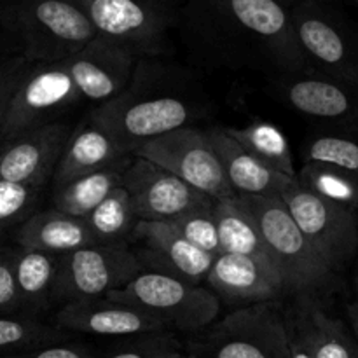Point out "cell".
<instances>
[{"instance_id": "obj_1", "label": "cell", "mask_w": 358, "mask_h": 358, "mask_svg": "<svg viewBox=\"0 0 358 358\" xmlns=\"http://www.w3.org/2000/svg\"><path fill=\"white\" fill-rule=\"evenodd\" d=\"M189 24L217 56L234 65L311 73L285 0H191Z\"/></svg>"}, {"instance_id": "obj_2", "label": "cell", "mask_w": 358, "mask_h": 358, "mask_svg": "<svg viewBox=\"0 0 358 358\" xmlns=\"http://www.w3.org/2000/svg\"><path fill=\"white\" fill-rule=\"evenodd\" d=\"M238 198L261 227L269 255L282 275L285 294L320 299V296L334 289L338 273L308 241L282 199Z\"/></svg>"}, {"instance_id": "obj_3", "label": "cell", "mask_w": 358, "mask_h": 358, "mask_svg": "<svg viewBox=\"0 0 358 358\" xmlns=\"http://www.w3.org/2000/svg\"><path fill=\"white\" fill-rule=\"evenodd\" d=\"M6 7L20 55L31 63L62 62L98 38L76 0H6Z\"/></svg>"}, {"instance_id": "obj_4", "label": "cell", "mask_w": 358, "mask_h": 358, "mask_svg": "<svg viewBox=\"0 0 358 358\" xmlns=\"http://www.w3.org/2000/svg\"><path fill=\"white\" fill-rule=\"evenodd\" d=\"M107 297L138 308L166 329L192 334L212 327L220 313V299L212 290L156 271L140 273L133 282Z\"/></svg>"}, {"instance_id": "obj_5", "label": "cell", "mask_w": 358, "mask_h": 358, "mask_svg": "<svg viewBox=\"0 0 358 358\" xmlns=\"http://www.w3.org/2000/svg\"><path fill=\"white\" fill-rule=\"evenodd\" d=\"M198 358H290L289 320L278 301L248 304L215 322Z\"/></svg>"}, {"instance_id": "obj_6", "label": "cell", "mask_w": 358, "mask_h": 358, "mask_svg": "<svg viewBox=\"0 0 358 358\" xmlns=\"http://www.w3.org/2000/svg\"><path fill=\"white\" fill-rule=\"evenodd\" d=\"M143 273L138 255L124 243L90 245L59 257L52 299L62 303L107 297Z\"/></svg>"}, {"instance_id": "obj_7", "label": "cell", "mask_w": 358, "mask_h": 358, "mask_svg": "<svg viewBox=\"0 0 358 358\" xmlns=\"http://www.w3.org/2000/svg\"><path fill=\"white\" fill-rule=\"evenodd\" d=\"M98 37L135 58L163 55L168 49L170 13L161 0H76Z\"/></svg>"}, {"instance_id": "obj_8", "label": "cell", "mask_w": 358, "mask_h": 358, "mask_svg": "<svg viewBox=\"0 0 358 358\" xmlns=\"http://www.w3.org/2000/svg\"><path fill=\"white\" fill-rule=\"evenodd\" d=\"M194 110L171 94L122 93L98 105L90 121L103 128L131 154L142 143L189 126Z\"/></svg>"}, {"instance_id": "obj_9", "label": "cell", "mask_w": 358, "mask_h": 358, "mask_svg": "<svg viewBox=\"0 0 358 358\" xmlns=\"http://www.w3.org/2000/svg\"><path fill=\"white\" fill-rule=\"evenodd\" d=\"M280 199L322 259L336 273L341 271L358 252L355 210L315 194L297 178L289 180Z\"/></svg>"}, {"instance_id": "obj_10", "label": "cell", "mask_w": 358, "mask_h": 358, "mask_svg": "<svg viewBox=\"0 0 358 358\" xmlns=\"http://www.w3.org/2000/svg\"><path fill=\"white\" fill-rule=\"evenodd\" d=\"M177 175L189 185L213 199L236 196L227 182L222 163L208 131L184 126L142 143L133 154Z\"/></svg>"}, {"instance_id": "obj_11", "label": "cell", "mask_w": 358, "mask_h": 358, "mask_svg": "<svg viewBox=\"0 0 358 358\" xmlns=\"http://www.w3.org/2000/svg\"><path fill=\"white\" fill-rule=\"evenodd\" d=\"M297 41L311 73L358 84V37L324 2L292 6Z\"/></svg>"}, {"instance_id": "obj_12", "label": "cell", "mask_w": 358, "mask_h": 358, "mask_svg": "<svg viewBox=\"0 0 358 358\" xmlns=\"http://www.w3.org/2000/svg\"><path fill=\"white\" fill-rule=\"evenodd\" d=\"M80 101H84L83 94L73 79L69 59L31 63L0 126V142L35 126L56 121L59 114Z\"/></svg>"}, {"instance_id": "obj_13", "label": "cell", "mask_w": 358, "mask_h": 358, "mask_svg": "<svg viewBox=\"0 0 358 358\" xmlns=\"http://www.w3.org/2000/svg\"><path fill=\"white\" fill-rule=\"evenodd\" d=\"M124 189L140 220L171 222L189 212L212 208L215 199L150 161L135 157L124 173Z\"/></svg>"}, {"instance_id": "obj_14", "label": "cell", "mask_w": 358, "mask_h": 358, "mask_svg": "<svg viewBox=\"0 0 358 358\" xmlns=\"http://www.w3.org/2000/svg\"><path fill=\"white\" fill-rule=\"evenodd\" d=\"M282 98L299 114L320 122L327 131L358 136V84L317 73L280 80Z\"/></svg>"}, {"instance_id": "obj_15", "label": "cell", "mask_w": 358, "mask_h": 358, "mask_svg": "<svg viewBox=\"0 0 358 358\" xmlns=\"http://www.w3.org/2000/svg\"><path fill=\"white\" fill-rule=\"evenodd\" d=\"M72 131L66 122L52 121L2 142L0 180L41 189L55 177Z\"/></svg>"}, {"instance_id": "obj_16", "label": "cell", "mask_w": 358, "mask_h": 358, "mask_svg": "<svg viewBox=\"0 0 358 358\" xmlns=\"http://www.w3.org/2000/svg\"><path fill=\"white\" fill-rule=\"evenodd\" d=\"M133 236L142 243L138 255L143 269L177 276L198 285L210 275L215 257L192 245L171 222L138 220Z\"/></svg>"}, {"instance_id": "obj_17", "label": "cell", "mask_w": 358, "mask_h": 358, "mask_svg": "<svg viewBox=\"0 0 358 358\" xmlns=\"http://www.w3.org/2000/svg\"><path fill=\"white\" fill-rule=\"evenodd\" d=\"M56 324L65 331L93 336H149L168 331L157 318L108 297L63 304L56 313Z\"/></svg>"}, {"instance_id": "obj_18", "label": "cell", "mask_w": 358, "mask_h": 358, "mask_svg": "<svg viewBox=\"0 0 358 358\" xmlns=\"http://www.w3.org/2000/svg\"><path fill=\"white\" fill-rule=\"evenodd\" d=\"M217 297L236 304L276 301L285 294L282 275L271 262L248 255L220 254L206 278Z\"/></svg>"}, {"instance_id": "obj_19", "label": "cell", "mask_w": 358, "mask_h": 358, "mask_svg": "<svg viewBox=\"0 0 358 358\" xmlns=\"http://www.w3.org/2000/svg\"><path fill=\"white\" fill-rule=\"evenodd\" d=\"M66 59L83 100L101 105L124 93L136 58L126 49L98 37Z\"/></svg>"}, {"instance_id": "obj_20", "label": "cell", "mask_w": 358, "mask_h": 358, "mask_svg": "<svg viewBox=\"0 0 358 358\" xmlns=\"http://www.w3.org/2000/svg\"><path fill=\"white\" fill-rule=\"evenodd\" d=\"M208 136L234 194L245 198H282L283 189L292 178L261 163L240 145L226 128L210 129Z\"/></svg>"}, {"instance_id": "obj_21", "label": "cell", "mask_w": 358, "mask_h": 358, "mask_svg": "<svg viewBox=\"0 0 358 358\" xmlns=\"http://www.w3.org/2000/svg\"><path fill=\"white\" fill-rule=\"evenodd\" d=\"M131 156L121 142L108 135L103 128L87 119L80 122L70 135L58 168L55 171V187L66 184L73 178L115 166Z\"/></svg>"}, {"instance_id": "obj_22", "label": "cell", "mask_w": 358, "mask_h": 358, "mask_svg": "<svg viewBox=\"0 0 358 358\" xmlns=\"http://www.w3.org/2000/svg\"><path fill=\"white\" fill-rule=\"evenodd\" d=\"M16 241L17 247L35 248L58 257L94 245L84 219H76L55 208L31 213L17 227Z\"/></svg>"}, {"instance_id": "obj_23", "label": "cell", "mask_w": 358, "mask_h": 358, "mask_svg": "<svg viewBox=\"0 0 358 358\" xmlns=\"http://www.w3.org/2000/svg\"><path fill=\"white\" fill-rule=\"evenodd\" d=\"M213 217H215L217 229H219L222 254L248 255V257L271 262L275 266L257 220L252 215L250 210L240 201L238 196L215 199Z\"/></svg>"}, {"instance_id": "obj_24", "label": "cell", "mask_w": 358, "mask_h": 358, "mask_svg": "<svg viewBox=\"0 0 358 358\" xmlns=\"http://www.w3.org/2000/svg\"><path fill=\"white\" fill-rule=\"evenodd\" d=\"M129 163L131 161L128 159L58 185L52 192V208L76 219H86L114 189L124 185V173Z\"/></svg>"}, {"instance_id": "obj_25", "label": "cell", "mask_w": 358, "mask_h": 358, "mask_svg": "<svg viewBox=\"0 0 358 358\" xmlns=\"http://www.w3.org/2000/svg\"><path fill=\"white\" fill-rule=\"evenodd\" d=\"M296 318L306 332L317 358H358V343L345 324L331 317L315 297H299Z\"/></svg>"}, {"instance_id": "obj_26", "label": "cell", "mask_w": 358, "mask_h": 358, "mask_svg": "<svg viewBox=\"0 0 358 358\" xmlns=\"http://www.w3.org/2000/svg\"><path fill=\"white\" fill-rule=\"evenodd\" d=\"M58 269V255L35 248H14V278L23 310L38 311L48 308Z\"/></svg>"}, {"instance_id": "obj_27", "label": "cell", "mask_w": 358, "mask_h": 358, "mask_svg": "<svg viewBox=\"0 0 358 358\" xmlns=\"http://www.w3.org/2000/svg\"><path fill=\"white\" fill-rule=\"evenodd\" d=\"M226 131L266 166L285 177L297 178L289 142L275 124L266 121H252L245 128H226Z\"/></svg>"}, {"instance_id": "obj_28", "label": "cell", "mask_w": 358, "mask_h": 358, "mask_svg": "<svg viewBox=\"0 0 358 358\" xmlns=\"http://www.w3.org/2000/svg\"><path fill=\"white\" fill-rule=\"evenodd\" d=\"M131 198L124 185L114 189L90 215L84 219L91 238L96 245L122 243L124 238L133 234L138 224Z\"/></svg>"}, {"instance_id": "obj_29", "label": "cell", "mask_w": 358, "mask_h": 358, "mask_svg": "<svg viewBox=\"0 0 358 358\" xmlns=\"http://www.w3.org/2000/svg\"><path fill=\"white\" fill-rule=\"evenodd\" d=\"M297 180L311 192L329 201L352 210L358 208V177L343 168L310 161L301 168Z\"/></svg>"}, {"instance_id": "obj_30", "label": "cell", "mask_w": 358, "mask_h": 358, "mask_svg": "<svg viewBox=\"0 0 358 358\" xmlns=\"http://www.w3.org/2000/svg\"><path fill=\"white\" fill-rule=\"evenodd\" d=\"M65 336L30 317H0V352H28L56 345Z\"/></svg>"}, {"instance_id": "obj_31", "label": "cell", "mask_w": 358, "mask_h": 358, "mask_svg": "<svg viewBox=\"0 0 358 358\" xmlns=\"http://www.w3.org/2000/svg\"><path fill=\"white\" fill-rule=\"evenodd\" d=\"M317 161L343 168L358 177V136L341 133H322L304 147V163Z\"/></svg>"}, {"instance_id": "obj_32", "label": "cell", "mask_w": 358, "mask_h": 358, "mask_svg": "<svg viewBox=\"0 0 358 358\" xmlns=\"http://www.w3.org/2000/svg\"><path fill=\"white\" fill-rule=\"evenodd\" d=\"M41 189L0 180V238L34 213Z\"/></svg>"}, {"instance_id": "obj_33", "label": "cell", "mask_w": 358, "mask_h": 358, "mask_svg": "<svg viewBox=\"0 0 358 358\" xmlns=\"http://www.w3.org/2000/svg\"><path fill=\"white\" fill-rule=\"evenodd\" d=\"M213 206L212 208H201L185 213V215L171 220V224L192 245L208 252L213 257H219L222 254V245H220L219 229H217L215 217H213Z\"/></svg>"}, {"instance_id": "obj_34", "label": "cell", "mask_w": 358, "mask_h": 358, "mask_svg": "<svg viewBox=\"0 0 358 358\" xmlns=\"http://www.w3.org/2000/svg\"><path fill=\"white\" fill-rule=\"evenodd\" d=\"M30 66L31 62H28L21 55L0 56V126H2L10 103H13Z\"/></svg>"}, {"instance_id": "obj_35", "label": "cell", "mask_w": 358, "mask_h": 358, "mask_svg": "<svg viewBox=\"0 0 358 358\" xmlns=\"http://www.w3.org/2000/svg\"><path fill=\"white\" fill-rule=\"evenodd\" d=\"M178 350L177 341L170 336L149 334L140 341L107 352L100 358H170Z\"/></svg>"}, {"instance_id": "obj_36", "label": "cell", "mask_w": 358, "mask_h": 358, "mask_svg": "<svg viewBox=\"0 0 358 358\" xmlns=\"http://www.w3.org/2000/svg\"><path fill=\"white\" fill-rule=\"evenodd\" d=\"M23 311L16 278H14V248H0V317Z\"/></svg>"}, {"instance_id": "obj_37", "label": "cell", "mask_w": 358, "mask_h": 358, "mask_svg": "<svg viewBox=\"0 0 358 358\" xmlns=\"http://www.w3.org/2000/svg\"><path fill=\"white\" fill-rule=\"evenodd\" d=\"M0 358H94L87 348L80 345H48L28 352L2 355Z\"/></svg>"}, {"instance_id": "obj_38", "label": "cell", "mask_w": 358, "mask_h": 358, "mask_svg": "<svg viewBox=\"0 0 358 358\" xmlns=\"http://www.w3.org/2000/svg\"><path fill=\"white\" fill-rule=\"evenodd\" d=\"M289 320V350L290 358H317L306 332L301 327L296 315H287Z\"/></svg>"}, {"instance_id": "obj_39", "label": "cell", "mask_w": 358, "mask_h": 358, "mask_svg": "<svg viewBox=\"0 0 358 358\" xmlns=\"http://www.w3.org/2000/svg\"><path fill=\"white\" fill-rule=\"evenodd\" d=\"M2 55H20V44L7 17L6 0H0V56Z\"/></svg>"}, {"instance_id": "obj_40", "label": "cell", "mask_w": 358, "mask_h": 358, "mask_svg": "<svg viewBox=\"0 0 358 358\" xmlns=\"http://www.w3.org/2000/svg\"><path fill=\"white\" fill-rule=\"evenodd\" d=\"M348 318L350 322H352V327L353 331H355V336L358 339V297L348 306Z\"/></svg>"}, {"instance_id": "obj_41", "label": "cell", "mask_w": 358, "mask_h": 358, "mask_svg": "<svg viewBox=\"0 0 358 358\" xmlns=\"http://www.w3.org/2000/svg\"><path fill=\"white\" fill-rule=\"evenodd\" d=\"M170 358H198V357H196V355H185V353H182L180 350H178V352H175Z\"/></svg>"}, {"instance_id": "obj_42", "label": "cell", "mask_w": 358, "mask_h": 358, "mask_svg": "<svg viewBox=\"0 0 358 358\" xmlns=\"http://www.w3.org/2000/svg\"><path fill=\"white\" fill-rule=\"evenodd\" d=\"M287 3L294 6V3H299V2H325V0H285Z\"/></svg>"}, {"instance_id": "obj_43", "label": "cell", "mask_w": 358, "mask_h": 358, "mask_svg": "<svg viewBox=\"0 0 358 358\" xmlns=\"http://www.w3.org/2000/svg\"><path fill=\"white\" fill-rule=\"evenodd\" d=\"M357 289H358V264H357Z\"/></svg>"}, {"instance_id": "obj_44", "label": "cell", "mask_w": 358, "mask_h": 358, "mask_svg": "<svg viewBox=\"0 0 358 358\" xmlns=\"http://www.w3.org/2000/svg\"><path fill=\"white\" fill-rule=\"evenodd\" d=\"M357 2H358V0H357Z\"/></svg>"}]
</instances>
